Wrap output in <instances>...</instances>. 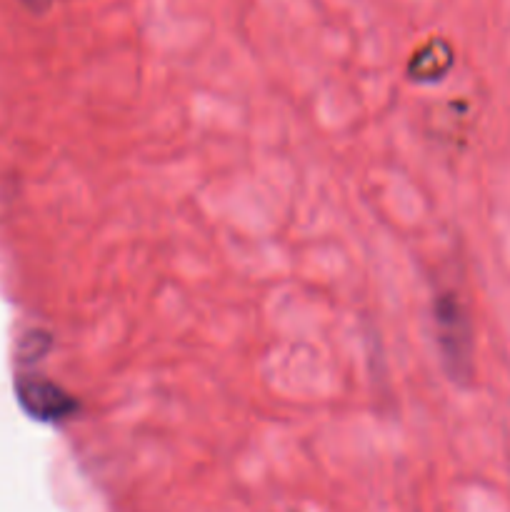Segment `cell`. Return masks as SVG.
Wrapping results in <instances>:
<instances>
[{"label":"cell","mask_w":510,"mask_h":512,"mask_svg":"<svg viewBox=\"0 0 510 512\" xmlns=\"http://www.w3.org/2000/svg\"><path fill=\"white\" fill-rule=\"evenodd\" d=\"M433 318L443 368L455 383H468L473 375V325L458 295H438L433 305Z\"/></svg>","instance_id":"cell-1"},{"label":"cell","mask_w":510,"mask_h":512,"mask_svg":"<svg viewBox=\"0 0 510 512\" xmlns=\"http://www.w3.org/2000/svg\"><path fill=\"white\" fill-rule=\"evenodd\" d=\"M15 390H18L20 408L40 423H63V420L73 418V413L78 410V400L73 395L40 375H20Z\"/></svg>","instance_id":"cell-2"},{"label":"cell","mask_w":510,"mask_h":512,"mask_svg":"<svg viewBox=\"0 0 510 512\" xmlns=\"http://www.w3.org/2000/svg\"><path fill=\"white\" fill-rule=\"evenodd\" d=\"M20 3L33 10V13H45L50 8V0H20Z\"/></svg>","instance_id":"cell-3"}]
</instances>
